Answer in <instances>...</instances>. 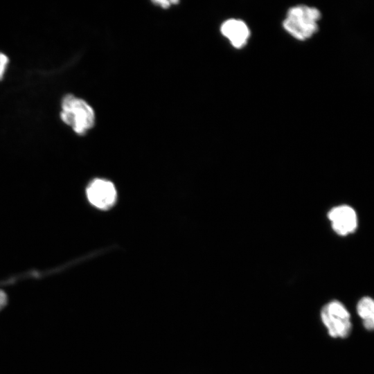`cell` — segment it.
<instances>
[{"label": "cell", "mask_w": 374, "mask_h": 374, "mask_svg": "<svg viewBox=\"0 0 374 374\" xmlns=\"http://www.w3.org/2000/svg\"><path fill=\"white\" fill-rule=\"evenodd\" d=\"M60 118L75 133L83 135L94 126L96 117L93 109L85 100L67 94L62 100Z\"/></svg>", "instance_id": "6da1fadb"}, {"label": "cell", "mask_w": 374, "mask_h": 374, "mask_svg": "<svg viewBox=\"0 0 374 374\" xmlns=\"http://www.w3.org/2000/svg\"><path fill=\"white\" fill-rule=\"evenodd\" d=\"M321 17L320 11L304 5L292 7L283 22L285 30L299 40L310 38L318 30L317 21Z\"/></svg>", "instance_id": "7a4b0ae2"}, {"label": "cell", "mask_w": 374, "mask_h": 374, "mask_svg": "<svg viewBox=\"0 0 374 374\" xmlns=\"http://www.w3.org/2000/svg\"><path fill=\"white\" fill-rule=\"evenodd\" d=\"M320 317L328 334L332 338H347L351 333V315L345 305L338 300H331L321 309Z\"/></svg>", "instance_id": "3957f363"}, {"label": "cell", "mask_w": 374, "mask_h": 374, "mask_svg": "<svg viewBox=\"0 0 374 374\" xmlns=\"http://www.w3.org/2000/svg\"><path fill=\"white\" fill-rule=\"evenodd\" d=\"M328 217L333 231L341 236L351 234L357 229V212L349 205L341 204L333 207L328 212Z\"/></svg>", "instance_id": "277c9868"}, {"label": "cell", "mask_w": 374, "mask_h": 374, "mask_svg": "<svg viewBox=\"0 0 374 374\" xmlns=\"http://www.w3.org/2000/svg\"><path fill=\"white\" fill-rule=\"evenodd\" d=\"M89 202L100 209L110 208L116 202V190L114 184L105 179L93 180L87 188Z\"/></svg>", "instance_id": "5b68a950"}, {"label": "cell", "mask_w": 374, "mask_h": 374, "mask_svg": "<svg viewBox=\"0 0 374 374\" xmlns=\"http://www.w3.org/2000/svg\"><path fill=\"white\" fill-rule=\"evenodd\" d=\"M222 34L227 38L231 45L236 48L243 47L247 42L250 31L247 24L240 19H229L221 26Z\"/></svg>", "instance_id": "8992f818"}, {"label": "cell", "mask_w": 374, "mask_h": 374, "mask_svg": "<svg viewBox=\"0 0 374 374\" xmlns=\"http://www.w3.org/2000/svg\"><path fill=\"white\" fill-rule=\"evenodd\" d=\"M356 312L363 327L368 331H374V299L368 296L360 298L356 304Z\"/></svg>", "instance_id": "52a82bcc"}, {"label": "cell", "mask_w": 374, "mask_h": 374, "mask_svg": "<svg viewBox=\"0 0 374 374\" xmlns=\"http://www.w3.org/2000/svg\"><path fill=\"white\" fill-rule=\"evenodd\" d=\"M8 62V56L0 52V80L3 77Z\"/></svg>", "instance_id": "ba28073f"}, {"label": "cell", "mask_w": 374, "mask_h": 374, "mask_svg": "<svg viewBox=\"0 0 374 374\" xmlns=\"http://www.w3.org/2000/svg\"><path fill=\"white\" fill-rule=\"evenodd\" d=\"M154 4L157 6H160L161 7L163 8H168L171 6L172 3H178L179 1H152Z\"/></svg>", "instance_id": "9c48e42d"}, {"label": "cell", "mask_w": 374, "mask_h": 374, "mask_svg": "<svg viewBox=\"0 0 374 374\" xmlns=\"http://www.w3.org/2000/svg\"><path fill=\"white\" fill-rule=\"evenodd\" d=\"M7 296L4 292L0 290V310L6 305Z\"/></svg>", "instance_id": "30bf717a"}]
</instances>
